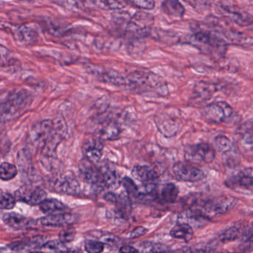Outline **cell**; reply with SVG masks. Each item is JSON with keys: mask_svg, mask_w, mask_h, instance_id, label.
Listing matches in <instances>:
<instances>
[{"mask_svg": "<svg viewBox=\"0 0 253 253\" xmlns=\"http://www.w3.org/2000/svg\"><path fill=\"white\" fill-rule=\"evenodd\" d=\"M29 93L25 90L13 92L0 103V121L9 122L16 118L29 104Z\"/></svg>", "mask_w": 253, "mask_h": 253, "instance_id": "1", "label": "cell"}, {"mask_svg": "<svg viewBox=\"0 0 253 253\" xmlns=\"http://www.w3.org/2000/svg\"><path fill=\"white\" fill-rule=\"evenodd\" d=\"M236 204V199L231 196H221L204 204L201 209L196 210L207 219L221 216L227 213Z\"/></svg>", "mask_w": 253, "mask_h": 253, "instance_id": "2", "label": "cell"}, {"mask_svg": "<svg viewBox=\"0 0 253 253\" xmlns=\"http://www.w3.org/2000/svg\"><path fill=\"white\" fill-rule=\"evenodd\" d=\"M202 118L210 124L221 125L229 121L233 116V109L227 102H217L209 104L202 111Z\"/></svg>", "mask_w": 253, "mask_h": 253, "instance_id": "3", "label": "cell"}, {"mask_svg": "<svg viewBox=\"0 0 253 253\" xmlns=\"http://www.w3.org/2000/svg\"><path fill=\"white\" fill-rule=\"evenodd\" d=\"M79 172L83 181L89 184L93 191L100 193L105 188L100 168H98L96 164L87 159H83L79 165Z\"/></svg>", "mask_w": 253, "mask_h": 253, "instance_id": "4", "label": "cell"}, {"mask_svg": "<svg viewBox=\"0 0 253 253\" xmlns=\"http://www.w3.org/2000/svg\"><path fill=\"white\" fill-rule=\"evenodd\" d=\"M233 191L244 194L253 193V168H248L227 178L224 182Z\"/></svg>", "mask_w": 253, "mask_h": 253, "instance_id": "5", "label": "cell"}, {"mask_svg": "<svg viewBox=\"0 0 253 253\" xmlns=\"http://www.w3.org/2000/svg\"><path fill=\"white\" fill-rule=\"evenodd\" d=\"M215 156V148L208 143L192 144L185 149V159L192 163H212Z\"/></svg>", "mask_w": 253, "mask_h": 253, "instance_id": "6", "label": "cell"}, {"mask_svg": "<svg viewBox=\"0 0 253 253\" xmlns=\"http://www.w3.org/2000/svg\"><path fill=\"white\" fill-rule=\"evenodd\" d=\"M172 171L175 179L184 182H198L206 177L205 171L184 162L175 163Z\"/></svg>", "mask_w": 253, "mask_h": 253, "instance_id": "7", "label": "cell"}, {"mask_svg": "<svg viewBox=\"0 0 253 253\" xmlns=\"http://www.w3.org/2000/svg\"><path fill=\"white\" fill-rule=\"evenodd\" d=\"M55 129V121L51 120H42L35 123L30 130V138L37 147L42 148L49 138L51 137Z\"/></svg>", "mask_w": 253, "mask_h": 253, "instance_id": "8", "label": "cell"}, {"mask_svg": "<svg viewBox=\"0 0 253 253\" xmlns=\"http://www.w3.org/2000/svg\"><path fill=\"white\" fill-rule=\"evenodd\" d=\"M52 187L57 193L70 196H77L82 192L80 181L71 172H66L59 175L55 178Z\"/></svg>", "mask_w": 253, "mask_h": 253, "instance_id": "9", "label": "cell"}, {"mask_svg": "<svg viewBox=\"0 0 253 253\" xmlns=\"http://www.w3.org/2000/svg\"><path fill=\"white\" fill-rule=\"evenodd\" d=\"M16 200L25 202L31 206H40L44 200L47 199V193L45 190L40 187L24 185L15 193Z\"/></svg>", "mask_w": 253, "mask_h": 253, "instance_id": "10", "label": "cell"}, {"mask_svg": "<svg viewBox=\"0 0 253 253\" xmlns=\"http://www.w3.org/2000/svg\"><path fill=\"white\" fill-rule=\"evenodd\" d=\"M13 37L20 45H32L38 41V30L32 24L20 25L13 31Z\"/></svg>", "mask_w": 253, "mask_h": 253, "instance_id": "11", "label": "cell"}, {"mask_svg": "<svg viewBox=\"0 0 253 253\" xmlns=\"http://www.w3.org/2000/svg\"><path fill=\"white\" fill-rule=\"evenodd\" d=\"M104 144L101 138L91 137L87 138L83 144V152L84 159L96 164L102 159Z\"/></svg>", "mask_w": 253, "mask_h": 253, "instance_id": "12", "label": "cell"}, {"mask_svg": "<svg viewBox=\"0 0 253 253\" xmlns=\"http://www.w3.org/2000/svg\"><path fill=\"white\" fill-rule=\"evenodd\" d=\"M77 215L68 212H58V213L49 214L47 216L43 217L39 220L40 224L46 227H62V226L71 225L77 222Z\"/></svg>", "mask_w": 253, "mask_h": 253, "instance_id": "13", "label": "cell"}, {"mask_svg": "<svg viewBox=\"0 0 253 253\" xmlns=\"http://www.w3.org/2000/svg\"><path fill=\"white\" fill-rule=\"evenodd\" d=\"M132 175L134 179L143 184H157L159 175L154 168L148 165H137L132 169Z\"/></svg>", "mask_w": 253, "mask_h": 253, "instance_id": "14", "label": "cell"}, {"mask_svg": "<svg viewBox=\"0 0 253 253\" xmlns=\"http://www.w3.org/2000/svg\"><path fill=\"white\" fill-rule=\"evenodd\" d=\"M102 179L105 188L115 190L121 184V179L119 177L117 169L110 165H105L100 168Z\"/></svg>", "mask_w": 253, "mask_h": 253, "instance_id": "15", "label": "cell"}, {"mask_svg": "<svg viewBox=\"0 0 253 253\" xmlns=\"http://www.w3.org/2000/svg\"><path fill=\"white\" fill-rule=\"evenodd\" d=\"M162 9L170 17H183L185 13V8L178 0H163Z\"/></svg>", "mask_w": 253, "mask_h": 253, "instance_id": "16", "label": "cell"}, {"mask_svg": "<svg viewBox=\"0 0 253 253\" xmlns=\"http://www.w3.org/2000/svg\"><path fill=\"white\" fill-rule=\"evenodd\" d=\"M194 232L193 227L186 223H178L171 230L170 236L174 239H181L189 242L193 238Z\"/></svg>", "mask_w": 253, "mask_h": 253, "instance_id": "17", "label": "cell"}, {"mask_svg": "<svg viewBox=\"0 0 253 253\" xmlns=\"http://www.w3.org/2000/svg\"><path fill=\"white\" fill-rule=\"evenodd\" d=\"M3 221L7 225L10 226L12 228L16 229V230H22L29 227V220L27 219L25 217L19 215V214L7 213L3 216Z\"/></svg>", "mask_w": 253, "mask_h": 253, "instance_id": "18", "label": "cell"}, {"mask_svg": "<svg viewBox=\"0 0 253 253\" xmlns=\"http://www.w3.org/2000/svg\"><path fill=\"white\" fill-rule=\"evenodd\" d=\"M40 210L44 213L54 214L56 212H64L66 211L67 206L57 199H46L40 205Z\"/></svg>", "mask_w": 253, "mask_h": 253, "instance_id": "19", "label": "cell"}, {"mask_svg": "<svg viewBox=\"0 0 253 253\" xmlns=\"http://www.w3.org/2000/svg\"><path fill=\"white\" fill-rule=\"evenodd\" d=\"M179 190L173 183L163 184L160 190L161 199L166 203H174L178 196Z\"/></svg>", "mask_w": 253, "mask_h": 253, "instance_id": "20", "label": "cell"}, {"mask_svg": "<svg viewBox=\"0 0 253 253\" xmlns=\"http://www.w3.org/2000/svg\"><path fill=\"white\" fill-rule=\"evenodd\" d=\"M221 10L226 16L241 25H247L248 24V22H249L248 16H245L244 13L241 12V10H238L236 7H233L230 5H222L221 6Z\"/></svg>", "mask_w": 253, "mask_h": 253, "instance_id": "21", "label": "cell"}, {"mask_svg": "<svg viewBox=\"0 0 253 253\" xmlns=\"http://www.w3.org/2000/svg\"><path fill=\"white\" fill-rule=\"evenodd\" d=\"M215 144L218 152L223 155L229 154L236 150V146L233 141L225 135H220L215 138Z\"/></svg>", "mask_w": 253, "mask_h": 253, "instance_id": "22", "label": "cell"}, {"mask_svg": "<svg viewBox=\"0 0 253 253\" xmlns=\"http://www.w3.org/2000/svg\"><path fill=\"white\" fill-rule=\"evenodd\" d=\"M121 133V129L116 123H107L105 126H102L101 130V138L102 140H114L118 138Z\"/></svg>", "mask_w": 253, "mask_h": 253, "instance_id": "23", "label": "cell"}, {"mask_svg": "<svg viewBox=\"0 0 253 253\" xmlns=\"http://www.w3.org/2000/svg\"><path fill=\"white\" fill-rule=\"evenodd\" d=\"M121 184L126 190L128 197L136 200L139 195V187L135 184V181L129 177L126 176L121 180Z\"/></svg>", "mask_w": 253, "mask_h": 253, "instance_id": "24", "label": "cell"}, {"mask_svg": "<svg viewBox=\"0 0 253 253\" xmlns=\"http://www.w3.org/2000/svg\"><path fill=\"white\" fill-rule=\"evenodd\" d=\"M17 168L13 164L3 162L0 165V178L3 181H10L17 175Z\"/></svg>", "mask_w": 253, "mask_h": 253, "instance_id": "25", "label": "cell"}, {"mask_svg": "<svg viewBox=\"0 0 253 253\" xmlns=\"http://www.w3.org/2000/svg\"><path fill=\"white\" fill-rule=\"evenodd\" d=\"M42 249L45 253H65L68 252V248L65 244L59 240L50 241L42 246Z\"/></svg>", "mask_w": 253, "mask_h": 253, "instance_id": "26", "label": "cell"}, {"mask_svg": "<svg viewBox=\"0 0 253 253\" xmlns=\"http://www.w3.org/2000/svg\"><path fill=\"white\" fill-rule=\"evenodd\" d=\"M242 236V229L234 226V227H230L226 230L224 233H221L219 236V239L221 242L226 243V242H233Z\"/></svg>", "mask_w": 253, "mask_h": 253, "instance_id": "27", "label": "cell"}, {"mask_svg": "<svg viewBox=\"0 0 253 253\" xmlns=\"http://www.w3.org/2000/svg\"><path fill=\"white\" fill-rule=\"evenodd\" d=\"M97 7L104 10H120L124 6L118 0H91Z\"/></svg>", "mask_w": 253, "mask_h": 253, "instance_id": "28", "label": "cell"}, {"mask_svg": "<svg viewBox=\"0 0 253 253\" xmlns=\"http://www.w3.org/2000/svg\"><path fill=\"white\" fill-rule=\"evenodd\" d=\"M16 202V198L10 193H0V209L10 211L14 208Z\"/></svg>", "mask_w": 253, "mask_h": 253, "instance_id": "29", "label": "cell"}, {"mask_svg": "<svg viewBox=\"0 0 253 253\" xmlns=\"http://www.w3.org/2000/svg\"><path fill=\"white\" fill-rule=\"evenodd\" d=\"M105 244L100 241L87 240L84 243V250L87 253H102Z\"/></svg>", "mask_w": 253, "mask_h": 253, "instance_id": "30", "label": "cell"}, {"mask_svg": "<svg viewBox=\"0 0 253 253\" xmlns=\"http://www.w3.org/2000/svg\"><path fill=\"white\" fill-rule=\"evenodd\" d=\"M127 4L143 9V10H152L155 7L154 0H125Z\"/></svg>", "mask_w": 253, "mask_h": 253, "instance_id": "31", "label": "cell"}, {"mask_svg": "<svg viewBox=\"0 0 253 253\" xmlns=\"http://www.w3.org/2000/svg\"><path fill=\"white\" fill-rule=\"evenodd\" d=\"M77 232L74 228H67L60 231L59 234V241L62 244L71 243L75 239Z\"/></svg>", "mask_w": 253, "mask_h": 253, "instance_id": "32", "label": "cell"}, {"mask_svg": "<svg viewBox=\"0 0 253 253\" xmlns=\"http://www.w3.org/2000/svg\"><path fill=\"white\" fill-rule=\"evenodd\" d=\"M11 53L7 47L0 44V67L5 66L11 62Z\"/></svg>", "mask_w": 253, "mask_h": 253, "instance_id": "33", "label": "cell"}, {"mask_svg": "<svg viewBox=\"0 0 253 253\" xmlns=\"http://www.w3.org/2000/svg\"><path fill=\"white\" fill-rule=\"evenodd\" d=\"M190 1L196 8L205 10L212 4L213 0H190Z\"/></svg>", "mask_w": 253, "mask_h": 253, "instance_id": "34", "label": "cell"}, {"mask_svg": "<svg viewBox=\"0 0 253 253\" xmlns=\"http://www.w3.org/2000/svg\"><path fill=\"white\" fill-rule=\"evenodd\" d=\"M147 232H148V230L145 227H136L132 229V231L129 233V238L132 239H138V238L145 235Z\"/></svg>", "mask_w": 253, "mask_h": 253, "instance_id": "35", "label": "cell"}, {"mask_svg": "<svg viewBox=\"0 0 253 253\" xmlns=\"http://www.w3.org/2000/svg\"><path fill=\"white\" fill-rule=\"evenodd\" d=\"M102 243L107 244V245H115L118 243L119 239L117 236L112 234L103 235L100 237Z\"/></svg>", "mask_w": 253, "mask_h": 253, "instance_id": "36", "label": "cell"}, {"mask_svg": "<svg viewBox=\"0 0 253 253\" xmlns=\"http://www.w3.org/2000/svg\"><path fill=\"white\" fill-rule=\"evenodd\" d=\"M120 196L119 195L115 194V193H112V192H109V193H106L104 196V199L107 201V202H111V203L118 204L119 201H120Z\"/></svg>", "mask_w": 253, "mask_h": 253, "instance_id": "37", "label": "cell"}, {"mask_svg": "<svg viewBox=\"0 0 253 253\" xmlns=\"http://www.w3.org/2000/svg\"><path fill=\"white\" fill-rule=\"evenodd\" d=\"M119 253H139L136 248L131 246H123L120 248Z\"/></svg>", "mask_w": 253, "mask_h": 253, "instance_id": "38", "label": "cell"}, {"mask_svg": "<svg viewBox=\"0 0 253 253\" xmlns=\"http://www.w3.org/2000/svg\"><path fill=\"white\" fill-rule=\"evenodd\" d=\"M249 248L253 251V236L249 239Z\"/></svg>", "mask_w": 253, "mask_h": 253, "instance_id": "39", "label": "cell"}, {"mask_svg": "<svg viewBox=\"0 0 253 253\" xmlns=\"http://www.w3.org/2000/svg\"><path fill=\"white\" fill-rule=\"evenodd\" d=\"M18 1H27V2H31V1H35V0H18Z\"/></svg>", "mask_w": 253, "mask_h": 253, "instance_id": "40", "label": "cell"}, {"mask_svg": "<svg viewBox=\"0 0 253 253\" xmlns=\"http://www.w3.org/2000/svg\"><path fill=\"white\" fill-rule=\"evenodd\" d=\"M28 253H45L44 252H38V251H34V252H30Z\"/></svg>", "mask_w": 253, "mask_h": 253, "instance_id": "41", "label": "cell"}]
</instances>
